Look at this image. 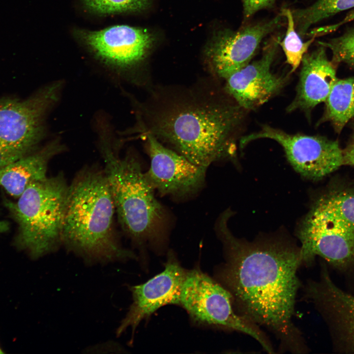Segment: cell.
Wrapping results in <instances>:
<instances>
[{
  "mask_svg": "<svg viewBox=\"0 0 354 354\" xmlns=\"http://www.w3.org/2000/svg\"><path fill=\"white\" fill-rule=\"evenodd\" d=\"M231 212L215 225L223 244L225 262L217 267V281L230 293L237 314L273 333L279 350L306 353L308 347L293 319L303 265L300 247L281 239L248 241L229 229Z\"/></svg>",
  "mask_w": 354,
  "mask_h": 354,
  "instance_id": "1",
  "label": "cell"
},
{
  "mask_svg": "<svg viewBox=\"0 0 354 354\" xmlns=\"http://www.w3.org/2000/svg\"><path fill=\"white\" fill-rule=\"evenodd\" d=\"M196 88L159 92L141 109L140 131L169 144L194 164L207 167L235 153L244 111Z\"/></svg>",
  "mask_w": 354,
  "mask_h": 354,
  "instance_id": "2",
  "label": "cell"
},
{
  "mask_svg": "<svg viewBox=\"0 0 354 354\" xmlns=\"http://www.w3.org/2000/svg\"><path fill=\"white\" fill-rule=\"evenodd\" d=\"M116 214L103 169L84 167L69 184L62 246L88 266L137 260V255L121 243Z\"/></svg>",
  "mask_w": 354,
  "mask_h": 354,
  "instance_id": "3",
  "label": "cell"
},
{
  "mask_svg": "<svg viewBox=\"0 0 354 354\" xmlns=\"http://www.w3.org/2000/svg\"><path fill=\"white\" fill-rule=\"evenodd\" d=\"M99 149L103 170L114 202L117 216L133 244L159 249L165 244L168 216L147 180L140 162L134 154L121 156L102 130Z\"/></svg>",
  "mask_w": 354,
  "mask_h": 354,
  "instance_id": "4",
  "label": "cell"
},
{
  "mask_svg": "<svg viewBox=\"0 0 354 354\" xmlns=\"http://www.w3.org/2000/svg\"><path fill=\"white\" fill-rule=\"evenodd\" d=\"M68 188L60 172L30 184L16 202L6 201L18 225L17 243L31 258L56 252L62 246Z\"/></svg>",
  "mask_w": 354,
  "mask_h": 354,
  "instance_id": "5",
  "label": "cell"
},
{
  "mask_svg": "<svg viewBox=\"0 0 354 354\" xmlns=\"http://www.w3.org/2000/svg\"><path fill=\"white\" fill-rule=\"evenodd\" d=\"M173 304L183 307L198 324L246 334L266 352L274 353L260 327L236 313L228 291L199 269L186 270Z\"/></svg>",
  "mask_w": 354,
  "mask_h": 354,
  "instance_id": "6",
  "label": "cell"
},
{
  "mask_svg": "<svg viewBox=\"0 0 354 354\" xmlns=\"http://www.w3.org/2000/svg\"><path fill=\"white\" fill-rule=\"evenodd\" d=\"M61 89L58 82L26 99H0V167L34 151L43 137L45 118Z\"/></svg>",
  "mask_w": 354,
  "mask_h": 354,
  "instance_id": "7",
  "label": "cell"
},
{
  "mask_svg": "<svg viewBox=\"0 0 354 354\" xmlns=\"http://www.w3.org/2000/svg\"><path fill=\"white\" fill-rule=\"evenodd\" d=\"M303 265L317 256L341 271L354 269V232L314 204L299 225Z\"/></svg>",
  "mask_w": 354,
  "mask_h": 354,
  "instance_id": "8",
  "label": "cell"
},
{
  "mask_svg": "<svg viewBox=\"0 0 354 354\" xmlns=\"http://www.w3.org/2000/svg\"><path fill=\"white\" fill-rule=\"evenodd\" d=\"M259 139H268L278 143L293 168L303 177L318 180L344 165L343 150L336 141L319 136L290 134L264 125L261 129L245 136L240 146Z\"/></svg>",
  "mask_w": 354,
  "mask_h": 354,
  "instance_id": "9",
  "label": "cell"
},
{
  "mask_svg": "<svg viewBox=\"0 0 354 354\" xmlns=\"http://www.w3.org/2000/svg\"><path fill=\"white\" fill-rule=\"evenodd\" d=\"M147 149L150 160L146 178L162 195L184 199L198 193L205 184L207 168L164 147L155 137L147 134Z\"/></svg>",
  "mask_w": 354,
  "mask_h": 354,
  "instance_id": "10",
  "label": "cell"
},
{
  "mask_svg": "<svg viewBox=\"0 0 354 354\" xmlns=\"http://www.w3.org/2000/svg\"><path fill=\"white\" fill-rule=\"evenodd\" d=\"M303 289L304 298L326 323L335 347L354 353V296L333 282L324 264H321L319 279L308 280Z\"/></svg>",
  "mask_w": 354,
  "mask_h": 354,
  "instance_id": "11",
  "label": "cell"
},
{
  "mask_svg": "<svg viewBox=\"0 0 354 354\" xmlns=\"http://www.w3.org/2000/svg\"><path fill=\"white\" fill-rule=\"evenodd\" d=\"M284 17L280 13L268 21L217 33L206 51L214 74L225 80L249 64L263 39L280 27Z\"/></svg>",
  "mask_w": 354,
  "mask_h": 354,
  "instance_id": "12",
  "label": "cell"
},
{
  "mask_svg": "<svg viewBox=\"0 0 354 354\" xmlns=\"http://www.w3.org/2000/svg\"><path fill=\"white\" fill-rule=\"evenodd\" d=\"M79 38L100 60L111 66L128 69L146 58L154 38L146 30L115 25L99 30H81Z\"/></svg>",
  "mask_w": 354,
  "mask_h": 354,
  "instance_id": "13",
  "label": "cell"
},
{
  "mask_svg": "<svg viewBox=\"0 0 354 354\" xmlns=\"http://www.w3.org/2000/svg\"><path fill=\"white\" fill-rule=\"evenodd\" d=\"M280 38L273 37L266 44L261 57L232 73L226 79L225 88L245 110L267 102L284 86L287 77L271 71Z\"/></svg>",
  "mask_w": 354,
  "mask_h": 354,
  "instance_id": "14",
  "label": "cell"
},
{
  "mask_svg": "<svg viewBox=\"0 0 354 354\" xmlns=\"http://www.w3.org/2000/svg\"><path fill=\"white\" fill-rule=\"evenodd\" d=\"M186 271L174 253L170 251L161 272L143 284L129 287L133 301L116 329V336L119 337L130 328L133 337L141 321L159 308L173 304Z\"/></svg>",
  "mask_w": 354,
  "mask_h": 354,
  "instance_id": "15",
  "label": "cell"
},
{
  "mask_svg": "<svg viewBox=\"0 0 354 354\" xmlns=\"http://www.w3.org/2000/svg\"><path fill=\"white\" fill-rule=\"evenodd\" d=\"M300 64L296 94L287 108L290 112L308 111L325 102L337 80L335 69L322 46L306 53Z\"/></svg>",
  "mask_w": 354,
  "mask_h": 354,
  "instance_id": "16",
  "label": "cell"
},
{
  "mask_svg": "<svg viewBox=\"0 0 354 354\" xmlns=\"http://www.w3.org/2000/svg\"><path fill=\"white\" fill-rule=\"evenodd\" d=\"M64 150L61 142L54 139L39 150L0 167V186L19 198L30 184L47 177L50 161Z\"/></svg>",
  "mask_w": 354,
  "mask_h": 354,
  "instance_id": "17",
  "label": "cell"
},
{
  "mask_svg": "<svg viewBox=\"0 0 354 354\" xmlns=\"http://www.w3.org/2000/svg\"><path fill=\"white\" fill-rule=\"evenodd\" d=\"M325 102L326 118L341 130L354 117V77L337 79Z\"/></svg>",
  "mask_w": 354,
  "mask_h": 354,
  "instance_id": "18",
  "label": "cell"
},
{
  "mask_svg": "<svg viewBox=\"0 0 354 354\" xmlns=\"http://www.w3.org/2000/svg\"><path fill=\"white\" fill-rule=\"evenodd\" d=\"M352 8L354 0H317L306 8L291 11L296 30L302 37L313 25Z\"/></svg>",
  "mask_w": 354,
  "mask_h": 354,
  "instance_id": "19",
  "label": "cell"
},
{
  "mask_svg": "<svg viewBox=\"0 0 354 354\" xmlns=\"http://www.w3.org/2000/svg\"><path fill=\"white\" fill-rule=\"evenodd\" d=\"M314 204L354 232V191H331L318 198Z\"/></svg>",
  "mask_w": 354,
  "mask_h": 354,
  "instance_id": "20",
  "label": "cell"
},
{
  "mask_svg": "<svg viewBox=\"0 0 354 354\" xmlns=\"http://www.w3.org/2000/svg\"><path fill=\"white\" fill-rule=\"evenodd\" d=\"M281 13L287 19V27L284 38L280 41L279 45L284 53L287 63L292 68V72L300 65L304 55L315 38L311 37L309 40L303 42L296 30L291 10L283 8Z\"/></svg>",
  "mask_w": 354,
  "mask_h": 354,
  "instance_id": "21",
  "label": "cell"
},
{
  "mask_svg": "<svg viewBox=\"0 0 354 354\" xmlns=\"http://www.w3.org/2000/svg\"><path fill=\"white\" fill-rule=\"evenodd\" d=\"M84 2L92 12L110 14L143 10L148 5L149 0H84Z\"/></svg>",
  "mask_w": 354,
  "mask_h": 354,
  "instance_id": "22",
  "label": "cell"
},
{
  "mask_svg": "<svg viewBox=\"0 0 354 354\" xmlns=\"http://www.w3.org/2000/svg\"><path fill=\"white\" fill-rule=\"evenodd\" d=\"M318 43L331 51L333 60L354 66V30Z\"/></svg>",
  "mask_w": 354,
  "mask_h": 354,
  "instance_id": "23",
  "label": "cell"
},
{
  "mask_svg": "<svg viewBox=\"0 0 354 354\" xmlns=\"http://www.w3.org/2000/svg\"><path fill=\"white\" fill-rule=\"evenodd\" d=\"M275 0H242L244 17L248 18L258 11L270 7Z\"/></svg>",
  "mask_w": 354,
  "mask_h": 354,
  "instance_id": "24",
  "label": "cell"
},
{
  "mask_svg": "<svg viewBox=\"0 0 354 354\" xmlns=\"http://www.w3.org/2000/svg\"><path fill=\"white\" fill-rule=\"evenodd\" d=\"M118 350H123L122 348L118 343L115 342H108L99 344L95 346L89 347L86 349V353H119Z\"/></svg>",
  "mask_w": 354,
  "mask_h": 354,
  "instance_id": "25",
  "label": "cell"
},
{
  "mask_svg": "<svg viewBox=\"0 0 354 354\" xmlns=\"http://www.w3.org/2000/svg\"><path fill=\"white\" fill-rule=\"evenodd\" d=\"M344 165L354 166V139L351 144L343 150Z\"/></svg>",
  "mask_w": 354,
  "mask_h": 354,
  "instance_id": "26",
  "label": "cell"
},
{
  "mask_svg": "<svg viewBox=\"0 0 354 354\" xmlns=\"http://www.w3.org/2000/svg\"><path fill=\"white\" fill-rule=\"evenodd\" d=\"M353 21H354V9L349 12L343 19V21H342L339 23L336 24L335 25L328 26V29L330 31H332L333 30H334L335 29L338 28L342 24Z\"/></svg>",
  "mask_w": 354,
  "mask_h": 354,
  "instance_id": "27",
  "label": "cell"
},
{
  "mask_svg": "<svg viewBox=\"0 0 354 354\" xmlns=\"http://www.w3.org/2000/svg\"><path fill=\"white\" fill-rule=\"evenodd\" d=\"M9 228L8 223L5 221H0V234L8 231Z\"/></svg>",
  "mask_w": 354,
  "mask_h": 354,
  "instance_id": "28",
  "label": "cell"
},
{
  "mask_svg": "<svg viewBox=\"0 0 354 354\" xmlns=\"http://www.w3.org/2000/svg\"><path fill=\"white\" fill-rule=\"evenodd\" d=\"M3 352L1 351V350L0 349V354H3Z\"/></svg>",
  "mask_w": 354,
  "mask_h": 354,
  "instance_id": "29",
  "label": "cell"
},
{
  "mask_svg": "<svg viewBox=\"0 0 354 354\" xmlns=\"http://www.w3.org/2000/svg\"></svg>",
  "mask_w": 354,
  "mask_h": 354,
  "instance_id": "30",
  "label": "cell"
}]
</instances>
